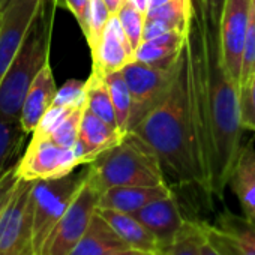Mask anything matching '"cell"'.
<instances>
[{
  "instance_id": "obj_1",
  "label": "cell",
  "mask_w": 255,
  "mask_h": 255,
  "mask_svg": "<svg viewBox=\"0 0 255 255\" xmlns=\"http://www.w3.org/2000/svg\"><path fill=\"white\" fill-rule=\"evenodd\" d=\"M188 39L210 191L222 201L243 147L239 84L224 68L219 29L206 23L198 5L194 6Z\"/></svg>"
},
{
  "instance_id": "obj_2",
  "label": "cell",
  "mask_w": 255,
  "mask_h": 255,
  "mask_svg": "<svg viewBox=\"0 0 255 255\" xmlns=\"http://www.w3.org/2000/svg\"><path fill=\"white\" fill-rule=\"evenodd\" d=\"M131 132L156 152L164 173H168L177 186L200 191L206 198H212L189 39L182 48L177 75L167 99Z\"/></svg>"
},
{
  "instance_id": "obj_3",
  "label": "cell",
  "mask_w": 255,
  "mask_h": 255,
  "mask_svg": "<svg viewBox=\"0 0 255 255\" xmlns=\"http://www.w3.org/2000/svg\"><path fill=\"white\" fill-rule=\"evenodd\" d=\"M59 0H41L27 35L0 81V116L20 119L26 93L50 63V45Z\"/></svg>"
},
{
  "instance_id": "obj_4",
  "label": "cell",
  "mask_w": 255,
  "mask_h": 255,
  "mask_svg": "<svg viewBox=\"0 0 255 255\" xmlns=\"http://www.w3.org/2000/svg\"><path fill=\"white\" fill-rule=\"evenodd\" d=\"M87 167L90 180L101 192L113 186L168 185L156 152L134 132H128Z\"/></svg>"
},
{
  "instance_id": "obj_5",
  "label": "cell",
  "mask_w": 255,
  "mask_h": 255,
  "mask_svg": "<svg viewBox=\"0 0 255 255\" xmlns=\"http://www.w3.org/2000/svg\"><path fill=\"white\" fill-rule=\"evenodd\" d=\"M87 177L89 167L86 170H75L63 177L33 182V243L36 255H42L53 228L68 210Z\"/></svg>"
},
{
  "instance_id": "obj_6",
  "label": "cell",
  "mask_w": 255,
  "mask_h": 255,
  "mask_svg": "<svg viewBox=\"0 0 255 255\" xmlns=\"http://www.w3.org/2000/svg\"><path fill=\"white\" fill-rule=\"evenodd\" d=\"M177 65L179 60L176 66L162 69L134 60L122 69L132 95V111L128 132H131L143 119L167 99L177 75Z\"/></svg>"
},
{
  "instance_id": "obj_7",
  "label": "cell",
  "mask_w": 255,
  "mask_h": 255,
  "mask_svg": "<svg viewBox=\"0 0 255 255\" xmlns=\"http://www.w3.org/2000/svg\"><path fill=\"white\" fill-rule=\"evenodd\" d=\"M32 186L33 182L21 180L0 213V255H36Z\"/></svg>"
},
{
  "instance_id": "obj_8",
  "label": "cell",
  "mask_w": 255,
  "mask_h": 255,
  "mask_svg": "<svg viewBox=\"0 0 255 255\" xmlns=\"http://www.w3.org/2000/svg\"><path fill=\"white\" fill-rule=\"evenodd\" d=\"M84 165L75 149L59 146L50 137L35 131L24 155L18 159L17 170L21 180L36 182L63 177Z\"/></svg>"
},
{
  "instance_id": "obj_9",
  "label": "cell",
  "mask_w": 255,
  "mask_h": 255,
  "mask_svg": "<svg viewBox=\"0 0 255 255\" xmlns=\"http://www.w3.org/2000/svg\"><path fill=\"white\" fill-rule=\"evenodd\" d=\"M102 192L87 177L86 183L53 228L42 255H68L77 242L87 231L95 213L99 207Z\"/></svg>"
},
{
  "instance_id": "obj_10",
  "label": "cell",
  "mask_w": 255,
  "mask_h": 255,
  "mask_svg": "<svg viewBox=\"0 0 255 255\" xmlns=\"http://www.w3.org/2000/svg\"><path fill=\"white\" fill-rule=\"evenodd\" d=\"M252 0H225L221 24L219 41L222 63L228 75L239 84L242 72V59L249 26Z\"/></svg>"
},
{
  "instance_id": "obj_11",
  "label": "cell",
  "mask_w": 255,
  "mask_h": 255,
  "mask_svg": "<svg viewBox=\"0 0 255 255\" xmlns=\"http://www.w3.org/2000/svg\"><path fill=\"white\" fill-rule=\"evenodd\" d=\"M200 224L207 243L219 255H255V221L245 215L224 210L215 222Z\"/></svg>"
},
{
  "instance_id": "obj_12",
  "label": "cell",
  "mask_w": 255,
  "mask_h": 255,
  "mask_svg": "<svg viewBox=\"0 0 255 255\" xmlns=\"http://www.w3.org/2000/svg\"><path fill=\"white\" fill-rule=\"evenodd\" d=\"M41 0H8L0 11V81L23 44Z\"/></svg>"
},
{
  "instance_id": "obj_13",
  "label": "cell",
  "mask_w": 255,
  "mask_h": 255,
  "mask_svg": "<svg viewBox=\"0 0 255 255\" xmlns=\"http://www.w3.org/2000/svg\"><path fill=\"white\" fill-rule=\"evenodd\" d=\"M90 53L93 60L92 72L101 77L122 71L128 63L135 60V50L123 32L116 14L111 15L98 45Z\"/></svg>"
},
{
  "instance_id": "obj_14",
  "label": "cell",
  "mask_w": 255,
  "mask_h": 255,
  "mask_svg": "<svg viewBox=\"0 0 255 255\" xmlns=\"http://www.w3.org/2000/svg\"><path fill=\"white\" fill-rule=\"evenodd\" d=\"M134 216L155 236L162 252L168 251L177 233L186 222L176 194L147 204L134 213Z\"/></svg>"
},
{
  "instance_id": "obj_15",
  "label": "cell",
  "mask_w": 255,
  "mask_h": 255,
  "mask_svg": "<svg viewBox=\"0 0 255 255\" xmlns=\"http://www.w3.org/2000/svg\"><path fill=\"white\" fill-rule=\"evenodd\" d=\"M123 134L117 128L108 125L90 110H84L81 125H80V137L75 144V152L83 161L84 165L96 159L102 152L119 144L123 140Z\"/></svg>"
},
{
  "instance_id": "obj_16",
  "label": "cell",
  "mask_w": 255,
  "mask_h": 255,
  "mask_svg": "<svg viewBox=\"0 0 255 255\" xmlns=\"http://www.w3.org/2000/svg\"><path fill=\"white\" fill-rule=\"evenodd\" d=\"M57 95V87L50 63L38 74L32 86L29 87L23 108H21V125L27 134H32L39 126L44 116L53 107Z\"/></svg>"
},
{
  "instance_id": "obj_17",
  "label": "cell",
  "mask_w": 255,
  "mask_h": 255,
  "mask_svg": "<svg viewBox=\"0 0 255 255\" xmlns=\"http://www.w3.org/2000/svg\"><path fill=\"white\" fill-rule=\"evenodd\" d=\"M174 194L170 185L161 186H113L102 192L98 209L137 213L147 204Z\"/></svg>"
},
{
  "instance_id": "obj_18",
  "label": "cell",
  "mask_w": 255,
  "mask_h": 255,
  "mask_svg": "<svg viewBox=\"0 0 255 255\" xmlns=\"http://www.w3.org/2000/svg\"><path fill=\"white\" fill-rule=\"evenodd\" d=\"M84 110L86 107L68 108L53 105L35 131L50 137L62 147L74 149L80 137V125Z\"/></svg>"
},
{
  "instance_id": "obj_19",
  "label": "cell",
  "mask_w": 255,
  "mask_h": 255,
  "mask_svg": "<svg viewBox=\"0 0 255 255\" xmlns=\"http://www.w3.org/2000/svg\"><path fill=\"white\" fill-rule=\"evenodd\" d=\"M228 188L237 197L246 218L255 221V147L249 141L242 147L239 159L230 176Z\"/></svg>"
},
{
  "instance_id": "obj_20",
  "label": "cell",
  "mask_w": 255,
  "mask_h": 255,
  "mask_svg": "<svg viewBox=\"0 0 255 255\" xmlns=\"http://www.w3.org/2000/svg\"><path fill=\"white\" fill-rule=\"evenodd\" d=\"M98 212L131 251L143 254H155L161 251L155 236L134 215L111 209H98Z\"/></svg>"
},
{
  "instance_id": "obj_21",
  "label": "cell",
  "mask_w": 255,
  "mask_h": 255,
  "mask_svg": "<svg viewBox=\"0 0 255 255\" xmlns=\"http://www.w3.org/2000/svg\"><path fill=\"white\" fill-rule=\"evenodd\" d=\"M188 33H183L180 30H171L158 38L143 41L135 50V60L162 69L176 66L182 48L188 39Z\"/></svg>"
},
{
  "instance_id": "obj_22",
  "label": "cell",
  "mask_w": 255,
  "mask_h": 255,
  "mask_svg": "<svg viewBox=\"0 0 255 255\" xmlns=\"http://www.w3.org/2000/svg\"><path fill=\"white\" fill-rule=\"evenodd\" d=\"M128 249L129 248L123 243L113 227L101 216L99 212H96L87 231L68 255H108Z\"/></svg>"
},
{
  "instance_id": "obj_23",
  "label": "cell",
  "mask_w": 255,
  "mask_h": 255,
  "mask_svg": "<svg viewBox=\"0 0 255 255\" xmlns=\"http://www.w3.org/2000/svg\"><path fill=\"white\" fill-rule=\"evenodd\" d=\"M26 137L27 132L24 131L20 119L0 116V179L18 162V155Z\"/></svg>"
},
{
  "instance_id": "obj_24",
  "label": "cell",
  "mask_w": 255,
  "mask_h": 255,
  "mask_svg": "<svg viewBox=\"0 0 255 255\" xmlns=\"http://www.w3.org/2000/svg\"><path fill=\"white\" fill-rule=\"evenodd\" d=\"M86 108L108 125L117 128V117L110 90L105 84L104 77L95 72H92L86 81Z\"/></svg>"
},
{
  "instance_id": "obj_25",
  "label": "cell",
  "mask_w": 255,
  "mask_h": 255,
  "mask_svg": "<svg viewBox=\"0 0 255 255\" xmlns=\"http://www.w3.org/2000/svg\"><path fill=\"white\" fill-rule=\"evenodd\" d=\"M104 80L110 90L111 101H113V105L116 110L117 128L123 135H126L128 131H129V119H131V111H132L131 90L128 87V83H126L122 71L113 72V74L104 77Z\"/></svg>"
},
{
  "instance_id": "obj_26",
  "label": "cell",
  "mask_w": 255,
  "mask_h": 255,
  "mask_svg": "<svg viewBox=\"0 0 255 255\" xmlns=\"http://www.w3.org/2000/svg\"><path fill=\"white\" fill-rule=\"evenodd\" d=\"M206 242L204 231L198 219H186L174 242L165 252L167 255H203Z\"/></svg>"
},
{
  "instance_id": "obj_27",
  "label": "cell",
  "mask_w": 255,
  "mask_h": 255,
  "mask_svg": "<svg viewBox=\"0 0 255 255\" xmlns=\"http://www.w3.org/2000/svg\"><path fill=\"white\" fill-rule=\"evenodd\" d=\"M194 14L192 0H170V2L150 9L146 17H156L168 21L174 29L188 33L191 27V20Z\"/></svg>"
},
{
  "instance_id": "obj_28",
  "label": "cell",
  "mask_w": 255,
  "mask_h": 255,
  "mask_svg": "<svg viewBox=\"0 0 255 255\" xmlns=\"http://www.w3.org/2000/svg\"><path fill=\"white\" fill-rule=\"evenodd\" d=\"M111 15L113 14L110 12L104 0H90L87 14H86V21H84V26L81 27V30L87 39L90 51L98 45Z\"/></svg>"
},
{
  "instance_id": "obj_29",
  "label": "cell",
  "mask_w": 255,
  "mask_h": 255,
  "mask_svg": "<svg viewBox=\"0 0 255 255\" xmlns=\"http://www.w3.org/2000/svg\"><path fill=\"white\" fill-rule=\"evenodd\" d=\"M117 18L122 24L123 32L126 33L128 39H129L131 45L134 50L138 48V45L143 42V30H144V23H146V14L140 12L134 6L125 0V3L120 6L117 11Z\"/></svg>"
},
{
  "instance_id": "obj_30",
  "label": "cell",
  "mask_w": 255,
  "mask_h": 255,
  "mask_svg": "<svg viewBox=\"0 0 255 255\" xmlns=\"http://www.w3.org/2000/svg\"><path fill=\"white\" fill-rule=\"evenodd\" d=\"M239 110L242 128L255 132V74L239 86Z\"/></svg>"
},
{
  "instance_id": "obj_31",
  "label": "cell",
  "mask_w": 255,
  "mask_h": 255,
  "mask_svg": "<svg viewBox=\"0 0 255 255\" xmlns=\"http://www.w3.org/2000/svg\"><path fill=\"white\" fill-rule=\"evenodd\" d=\"M254 74H255V0H252V5H251V17H249V26L246 32L239 86L246 83Z\"/></svg>"
},
{
  "instance_id": "obj_32",
  "label": "cell",
  "mask_w": 255,
  "mask_h": 255,
  "mask_svg": "<svg viewBox=\"0 0 255 255\" xmlns=\"http://www.w3.org/2000/svg\"><path fill=\"white\" fill-rule=\"evenodd\" d=\"M53 105L68 107V108L86 107V81H80V80L66 81L60 89H57V95Z\"/></svg>"
},
{
  "instance_id": "obj_33",
  "label": "cell",
  "mask_w": 255,
  "mask_h": 255,
  "mask_svg": "<svg viewBox=\"0 0 255 255\" xmlns=\"http://www.w3.org/2000/svg\"><path fill=\"white\" fill-rule=\"evenodd\" d=\"M18 164V162H17ZM17 164L14 167L9 168V171L0 179V213L5 209V206L8 204V201L11 200V197L14 195L17 186L20 185L21 179L18 176V170H17Z\"/></svg>"
},
{
  "instance_id": "obj_34",
  "label": "cell",
  "mask_w": 255,
  "mask_h": 255,
  "mask_svg": "<svg viewBox=\"0 0 255 255\" xmlns=\"http://www.w3.org/2000/svg\"><path fill=\"white\" fill-rule=\"evenodd\" d=\"M197 5L200 6L206 23L213 29H219L225 0H198Z\"/></svg>"
},
{
  "instance_id": "obj_35",
  "label": "cell",
  "mask_w": 255,
  "mask_h": 255,
  "mask_svg": "<svg viewBox=\"0 0 255 255\" xmlns=\"http://www.w3.org/2000/svg\"><path fill=\"white\" fill-rule=\"evenodd\" d=\"M171 30H177V29H174L168 21H165L162 18H156V17H146L144 30H143V41L158 38V36H161L167 32H171Z\"/></svg>"
},
{
  "instance_id": "obj_36",
  "label": "cell",
  "mask_w": 255,
  "mask_h": 255,
  "mask_svg": "<svg viewBox=\"0 0 255 255\" xmlns=\"http://www.w3.org/2000/svg\"><path fill=\"white\" fill-rule=\"evenodd\" d=\"M66 8L74 14V17L77 18L78 24L83 27L84 21H86V14H87V8L90 0H63Z\"/></svg>"
},
{
  "instance_id": "obj_37",
  "label": "cell",
  "mask_w": 255,
  "mask_h": 255,
  "mask_svg": "<svg viewBox=\"0 0 255 255\" xmlns=\"http://www.w3.org/2000/svg\"><path fill=\"white\" fill-rule=\"evenodd\" d=\"M128 3H129L131 6H134L135 9H138L140 12L146 14L149 12L150 9V0H126Z\"/></svg>"
},
{
  "instance_id": "obj_38",
  "label": "cell",
  "mask_w": 255,
  "mask_h": 255,
  "mask_svg": "<svg viewBox=\"0 0 255 255\" xmlns=\"http://www.w3.org/2000/svg\"><path fill=\"white\" fill-rule=\"evenodd\" d=\"M105 5L108 6L111 14H117V11L120 9V6L125 3V0H104Z\"/></svg>"
},
{
  "instance_id": "obj_39",
  "label": "cell",
  "mask_w": 255,
  "mask_h": 255,
  "mask_svg": "<svg viewBox=\"0 0 255 255\" xmlns=\"http://www.w3.org/2000/svg\"><path fill=\"white\" fill-rule=\"evenodd\" d=\"M203 255H219L209 243H207V240L204 242V245H203Z\"/></svg>"
},
{
  "instance_id": "obj_40",
  "label": "cell",
  "mask_w": 255,
  "mask_h": 255,
  "mask_svg": "<svg viewBox=\"0 0 255 255\" xmlns=\"http://www.w3.org/2000/svg\"><path fill=\"white\" fill-rule=\"evenodd\" d=\"M143 252H137V251H119V252H113V254H108V255H141Z\"/></svg>"
},
{
  "instance_id": "obj_41",
  "label": "cell",
  "mask_w": 255,
  "mask_h": 255,
  "mask_svg": "<svg viewBox=\"0 0 255 255\" xmlns=\"http://www.w3.org/2000/svg\"><path fill=\"white\" fill-rule=\"evenodd\" d=\"M167 2H170V0H150V9H155V8H158V6H161V5H164Z\"/></svg>"
},
{
  "instance_id": "obj_42",
  "label": "cell",
  "mask_w": 255,
  "mask_h": 255,
  "mask_svg": "<svg viewBox=\"0 0 255 255\" xmlns=\"http://www.w3.org/2000/svg\"><path fill=\"white\" fill-rule=\"evenodd\" d=\"M8 3V0H0V11L5 8V5Z\"/></svg>"
},
{
  "instance_id": "obj_43",
  "label": "cell",
  "mask_w": 255,
  "mask_h": 255,
  "mask_svg": "<svg viewBox=\"0 0 255 255\" xmlns=\"http://www.w3.org/2000/svg\"><path fill=\"white\" fill-rule=\"evenodd\" d=\"M152 255H167V254L162 252V251H158V252H155V254H152Z\"/></svg>"
},
{
  "instance_id": "obj_44",
  "label": "cell",
  "mask_w": 255,
  "mask_h": 255,
  "mask_svg": "<svg viewBox=\"0 0 255 255\" xmlns=\"http://www.w3.org/2000/svg\"><path fill=\"white\" fill-rule=\"evenodd\" d=\"M141 255H152V254H141Z\"/></svg>"
}]
</instances>
